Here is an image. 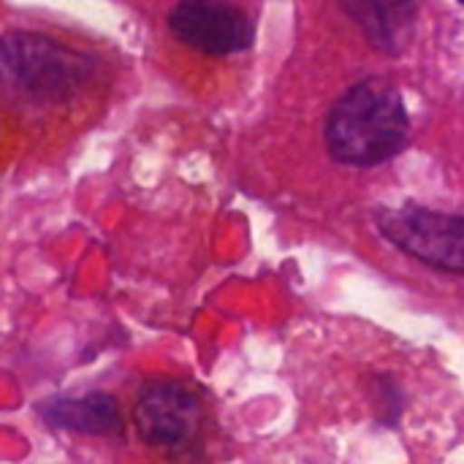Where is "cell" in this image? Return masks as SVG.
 Masks as SVG:
<instances>
[{
    "label": "cell",
    "mask_w": 464,
    "mask_h": 464,
    "mask_svg": "<svg viewBox=\"0 0 464 464\" xmlns=\"http://www.w3.org/2000/svg\"><path fill=\"white\" fill-rule=\"evenodd\" d=\"M326 139L332 155L343 163L375 166L394 158L408 141V114L400 92L381 79L351 87L332 109Z\"/></svg>",
    "instance_id": "6da1fadb"
},
{
    "label": "cell",
    "mask_w": 464,
    "mask_h": 464,
    "mask_svg": "<svg viewBox=\"0 0 464 464\" xmlns=\"http://www.w3.org/2000/svg\"><path fill=\"white\" fill-rule=\"evenodd\" d=\"M0 65L24 92L63 101L90 82L98 60L49 35L16 30L0 38Z\"/></svg>",
    "instance_id": "7a4b0ae2"
},
{
    "label": "cell",
    "mask_w": 464,
    "mask_h": 464,
    "mask_svg": "<svg viewBox=\"0 0 464 464\" xmlns=\"http://www.w3.org/2000/svg\"><path fill=\"white\" fill-rule=\"evenodd\" d=\"M381 231L411 256L438 266L464 272V218L419 207L381 212Z\"/></svg>",
    "instance_id": "3957f363"
},
{
    "label": "cell",
    "mask_w": 464,
    "mask_h": 464,
    "mask_svg": "<svg viewBox=\"0 0 464 464\" xmlns=\"http://www.w3.org/2000/svg\"><path fill=\"white\" fill-rule=\"evenodd\" d=\"M169 27L177 41L204 54H237L253 44L250 16L226 0H179L169 14Z\"/></svg>",
    "instance_id": "277c9868"
},
{
    "label": "cell",
    "mask_w": 464,
    "mask_h": 464,
    "mask_svg": "<svg viewBox=\"0 0 464 464\" xmlns=\"http://www.w3.org/2000/svg\"><path fill=\"white\" fill-rule=\"evenodd\" d=\"M136 427L150 446H182L198 427V400L179 383H150L136 405Z\"/></svg>",
    "instance_id": "5b68a950"
},
{
    "label": "cell",
    "mask_w": 464,
    "mask_h": 464,
    "mask_svg": "<svg viewBox=\"0 0 464 464\" xmlns=\"http://www.w3.org/2000/svg\"><path fill=\"white\" fill-rule=\"evenodd\" d=\"M38 413L49 427L79 432V435H114L122 427V413L114 397L103 392H90L79 397H52L46 400Z\"/></svg>",
    "instance_id": "8992f818"
},
{
    "label": "cell",
    "mask_w": 464,
    "mask_h": 464,
    "mask_svg": "<svg viewBox=\"0 0 464 464\" xmlns=\"http://www.w3.org/2000/svg\"><path fill=\"white\" fill-rule=\"evenodd\" d=\"M345 5H351V11L372 27H383L392 30L394 22L402 16V11H408L411 0H343Z\"/></svg>",
    "instance_id": "52a82bcc"
}]
</instances>
